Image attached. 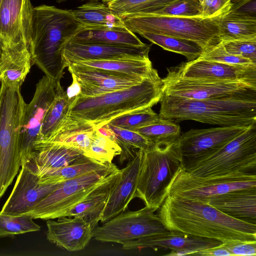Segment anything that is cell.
<instances>
[{"instance_id": "cell-1", "label": "cell", "mask_w": 256, "mask_h": 256, "mask_svg": "<svg viewBox=\"0 0 256 256\" xmlns=\"http://www.w3.org/2000/svg\"><path fill=\"white\" fill-rule=\"evenodd\" d=\"M158 210L168 230L224 244L256 241V224L231 217L208 203L167 195Z\"/></svg>"}, {"instance_id": "cell-2", "label": "cell", "mask_w": 256, "mask_h": 256, "mask_svg": "<svg viewBox=\"0 0 256 256\" xmlns=\"http://www.w3.org/2000/svg\"><path fill=\"white\" fill-rule=\"evenodd\" d=\"M80 26L70 10L46 4L34 7L30 38L32 65L60 82L66 68L64 48Z\"/></svg>"}, {"instance_id": "cell-3", "label": "cell", "mask_w": 256, "mask_h": 256, "mask_svg": "<svg viewBox=\"0 0 256 256\" xmlns=\"http://www.w3.org/2000/svg\"><path fill=\"white\" fill-rule=\"evenodd\" d=\"M164 95V83L158 72L128 88L94 96L78 95L66 118L94 124L96 128L121 115L152 107Z\"/></svg>"}, {"instance_id": "cell-4", "label": "cell", "mask_w": 256, "mask_h": 256, "mask_svg": "<svg viewBox=\"0 0 256 256\" xmlns=\"http://www.w3.org/2000/svg\"><path fill=\"white\" fill-rule=\"evenodd\" d=\"M160 116L173 122L192 120L219 126L256 124V98L192 100L163 95Z\"/></svg>"}, {"instance_id": "cell-5", "label": "cell", "mask_w": 256, "mask_h": 256, "mask_svg": "<svg viewBox=\"0 0 256 256\" xmlns=\"http://www.w3.org/2000/svg\"><path fill=\"white\" fill-rule=\"evenodd\" d=\"M178 139L152 144L142 150L134 196L154 212L163 203L173 176L183 164Z\"/></svg>"}, {"instance_id": "cell-6", "label": "cell", "mask_w": 256, "mask_h": 256, "mask_svg": "<svg viewBox=\"0 0 256 256\" xmlns=\"http://www.w3.org/2000/svg\"><path fill=\"white\" fill-rule=\"evenodd\" d=\"M20 88L0 83V199L21 166L20 132L26 102Z\"/></svg>"}, {"instance_id": "cell-7", "label": "cell", "mask_w": 256, "mask_h": 256, "mask_svg": "<svg viewBox=\"0 0 256 256\" xmlns=\"http://www.w3.org/2000/svg\"><path fill=\"white\" fill-rule=\"evenodd\" d=\"M221 17L141 14L122 18L126 27L134 34L150 32L186 39L195 42L204 50L220 42L218 21Z\"/></svg>"}, {"instance_id": "cell-8", "label": "cell", "mask_w": 256, "mask_h": 256, "mask_svg": "<svg viewBox=\"0 0 256 256\" xmlns=\"http://www.w3.org/2000/svg\"><path fill=\"white\" fill-rule=\"evenodd\" d=\"M194 176L210 177L235 172L256 174V124L213 154L183 162Z\"/></svg>"}, {"instance_id": "cell-9", "label": "cell", "mask_w": 256, "mask_h": 256, "mask_svg": "<svg viewBox=\"0 0 256 256\" xmlns=\"http://www.w3.org/2000/svg\"><path fill=\"white\" fill-rule=\"evenodd\" d=\"M118 168L112 162L104 168L62 182L58 187L22 215L44 220L64 216L70 210L102 184Z\"/></svg>"}, {"instance_id": "cell-10", "label": "cell", "mask_w": 256, "mask_h": 256, "mask_svg": "<svg viewBox=\"0 0 256 256\" xmlns=\"http://www.w3.org/2000/svg\"><path fill=\"white\" fill-rule=\"evenodd\" d=\"M182 164L173 176L168 188L167 195L206 203L210 198L214 196L234 190L256 188L255 173L238 172L202 177L192 174L184 169Z\"/></svg>"}, {"instance_id": "cell-11", "label": "cell", "mask_w": 256, "mask_h": 256, "mask_svg": "<svg viewBox=\"0 0 256 256\" xmlns=\"http://www.w3.org/2000/svg\"><path fill=\"white\" fill-rule=\"evenodd\" d=\"M154 211L145 206L135 211H124L96 226L93 237L103 242L124 244L142 238L165 233L169 230Z\"/></svg>"}, {"instance_id": "cell-12", "label": "cell", "mask_w": 256, "mask_h": 256, "mask_svg": "<svg viewBox=\"0 0 256 256\" xmlns=\"http://www.w3.org/2000/svg\"><path fill=\"white\" fill-rule=\"evenodd\" d=\"M162 80L164 94L168 96L192 100L256 98L254 83L186 78L171 69Z\"/></svg>"}, {"instance_id": "cell-13", "label": "cell", "mask_w": 256, "mask_h": 256, "mask_svg": "<svg viewBox=\"0 0 256 256\" xmlns=\"http://www.w3.org/2000/svg\"><path fill=\"white\" fill-rule=\"evenodd\" d=\"M60 82L44 76L36 84L31 101L24 106L20 132L21 159L30 152L40 138L45 114L54 99Z\"/></svg>"}, {"instance_id": "cell-14", "label": "cell", "mask_w": 256, "mask_h": 256, "mask_svg": "<svg viewBox=\"0 0 256 256\" xmlns=\"http://www.w3.org/2000/svg\"><path fill=\"white\" fill-rule=\"evenodd\" d=\"M250 126H220L192 129L182 133L178 142L183 162L213 154L242 134Z\"/></svg>"}, {"instance_id": "cell-15", "label": "cell", "mask_w": 256, "mask_h": 256, "mask_svg": "<svg viewBox=\"0 0 256 256\" xmlns=\"http://www.w3.org/2000/svg\"><path fill=\"white\" fill-rule=\"evenodd\" d=\"M150 45L144 46L106 44L69 40L63 58L66 67L72 64L89 60H103L149 58Z\"/></svg>"}, {"instance_id": "cell-16", "label": "cell", "mask_w": 256, "mask_h": 256, "mask_svg": "<svg viewBox=\"0 0 256 256\" xmlns=\"http://www.w3.org/2000/svg\"><path fill=\"white\" fill-rule=\"evenodd\" d=\"M68 68L80 84V94L84 96H94L127 88L146 78L78 64H70Z\"/></svg>"}, {"instance_id": "cell-17", "label": "cell", "mask_w": 256, "mask_h": 256, "mask_svg": "<svg viewBox=\"0 0 256 256\" xmlns=\"http://www.w3.org/2000/svg\"><path fill=\"white\" fill-rule=\"evenodd\" d=\"M170 69L186 78L256 84V65L228 64L198 58Z\"/></svg>"}, {"instance_id": "cell-18", "label": "cell", "mask_w": 256, "mask_h": 256, "mask_svg": "<svg viewBox=\"0 0 256 256\" xmlns=\"http://www.w3.org/2000/svg\"><path fill=\"white\" fill-rule=\"evenodd\" d=\"M42 184L38 176L24 164L13 189L0 214L18 216L24 214L60 184Z\"/></svg>"}, {"instance_id": "cell-19", "label": "cell", "mask_w": 256, "mask_h": 256, "mask_svg": "<svg viewBox=\"0 0 256 256\" xmlns=\"http://www.w3.org/2000/svg\"><path fill=\"white\" fill-rule=\"evenodd\" d=\"M34 8L30 0H2L0 41L2 46L25 42L30 46Z\"/></svg>"}, {"instance_id": "cell-20", "label": "cell", "mask_w": 256, "mask_h": 256, "mask_svg": "<svg viewBox=\"0 0 256 256\" xmlns=\"http://www.w3.org/2000/svg\"><path fill=\"white\" fill-rule=\"evenodd\" d=\"M220 241L197 237L176 231H170L148 236L122 244L124 250H140L146 248L169 249L166 256L192 255L196 252L218 246Z\"/></svg>"}, {"instance_id": "cell-21", "label": "cell", "mask_w": 256, "mask_h": 256, "mask_svg": "<svg viewBox=\"0 0 256 256\" xmlns=\"http://www.w3.org/2000/svg\"><path fill=\"white\" fill-rule=\"evenodd\" d=\"M142 150L136 152L132 160L120 172L110 187L108 196L100 218L104 223L123 212L134 194L139 174Z\"/></svg>"}, {"instance_id": "cell-22", "label": "cell", "mask_w": 256, "mask_h": 256, "mask_svg": "<svg viewBox=\"0 0 256 256\" xmlns=\"http://www.w3.org/2000/svg\"><path fill=\"white\" fill-rule=\"evenodd\" d=\"M84 156L83 152L78 148L38 140L29 154L21 159V164L38 175L70 164Z\"/></svg>"}, {"instance_id": "cell-23", "label": "cell", "mask_w": 256, "mask_h": 256, "mask_svg": "<svg viewBox=\"0 0 256 256\" xmlns=\"http://www.w3.org/2000/svg\"><path fill=\"white\" fill-rule=\"evenodd\" d=\"M46 220V238L57 246L69 252L84 250L93 237L94 228L80 217L62 216Z\"/></svg>"}, {"instance_id": "cell-24", "label": "cell", "mask_w": 256, "mask_h": 256, "mask_svg": "<svg viewBox=\"0 0 256 256\" xmlns=\"http://www.w3.org/2000/svg\"><path fill=\"white\" fill-rule=\"evenodd\" d=\"M32 66L28 44L20 42L3 45L0 62V83L21 88Z\"/></svg>"}, {"instance_id": "cell-25", "label": "cell", "mask_w": 256, "mask_h": 256, "mask_svg": "<svg viewBox=\"0 0 256 256\" xmlns=\"http://www.w3.org/2000/svg\"><path fill=\"white\" fill-rule=\"evenodd\" d=\"M206 203L231 217L256 224V188L214 196Z\"/></svg>"}, {"instance_id": "cell-26", "label": "cell", "mask_w": 256, "mask_h": 256, "mask_svg": "<svg viewBox=\"0 0 256 256\" xmlns=\"http://www.w3.org/2000/svg\"><path fill=\"white\" fill-rule=\"evenodd\" d=\"M96 129L92 123L66 118L49 138L40 140L78 148L85 156Z\"/></svg>"}, {"instance_id": "cell-27", "label": "cell", "mask_w": 256, "mask_h": 256, "mask_svg": "<svg viewBox=\"0 0 256 256\" xmlns=\"http://www.w3.org/2000/svg\"><path fill=\"white\" fill-rule=\"evenodd\" d=\"M120 172L118 168L113 172L102 184L70 210L64 216L82 218L94 228L100 220L110 187Z\"/></svg>"}, {"instance_id": "cell-28", "label": "cell", "mask_w": 256, "mask_h": 256, "mask_svg": "<svg viewBox=\"0 0 256 256\" xmlns=\"http://www.w3.org/2000/svg\"><path fill=\"white\" fill-rule=\"evenodd\" d=\"M81 27L87 28H126L122 18L99 1H90L70 10Z\"/></svg>"}, {"instance_id": "cell-29", "label": "cell", "mask_w": 256, "mask_h": 256, "mask_svg": "<svg viewBox=\"0 0 256 256\" xmlns=\"http://www.w3.org/2000/svg\"><path fill=\"white\" fill-rule=\"evenodd\" d=\"M70 40L92 44L144 46L134 33L126 28H80Z\"/></svg>"}, {"instance_id": "cell-30", "label": "cell", "mask_w": 256, "mask_h": 256, "mask_svg": "<svg viewBox=\"0 0 256 256\" xmlns=\"http://www.w3.org/2000/svg\"><path fill=\"white\" fill-rule=\"evenodd\" d=\"M86 66L113 71L132 76L147 78L157 72L150 58L89 60L79 62Z\"/></svg>"}, {"instance_id": "cell-31", "label": "cell", "mask_w": 256, "mask_h": 256, "mask_svg": "<svg viewBox=\"0 0 256 256\" xmlns=\"http://www.w3.org/2000/svg\"><path fill=\"white\" fill-rule=\"evenodd\" d=\"M110 164H103L84 155L70 164L47 170L37 176L39 182L42 184L60 183L90 172L104 168Z\"/></svg>"}, {"instance_id": "cell-32", "label": "cell", "mask_w": 256, "mask_h": 256, "mask_svg": "<svg viewBox=\"0 0 256 256\" xmlns=\"http://www.w3.org/2000/svg\"><path fill=\"white\" fill-rule=\"evenodd\" d=\"M221 40L256 38V17L229 12L218 21Z\"/></svg>"}, {"instance_id": "cell-33", "label": "cell", "mask_w": 256, "mask_h": 256, "mask_svg": "<svg viewBox=\"0 0 256 256\" xmlns=\"http://www.w3.org/2000/svg\"><path fill=\"white\" fill-rule=\"evenodd\" d=\"M76 98H68L66 91L59 84L56 97L44 117L38 140L48 138L56 130Z\"/></svg>"}, {"instance_id": "cell-34", "label": "cell", "mask_w": 256, "mask_h": 256, "mask_svg": "<svg viewBox=\"0 0 256 256\" xmlns=\"http://www.w3.org/2000/svg\"><path fill=\"white\" fill-rule=\"evenodd\" d=\"M176 0H104L110 10L124 18L126 16L154 14Z\"/></svg>"}, {"instance_id": "cell-35", "label": "cell", "mask_w": 256, "mask_h": 256, "mask_svg": "<svg viewBox=\"0 0 256 256\" xmlns=\"http://www.w3.org/2000/svg\"><path fill=\"white\" fill-rule=\"evenodd\" d=\"M140 35L164 50L184 56L188 61L198 58L204 51L198 44L190 40L150 32Z\"/></svg>"}, {"instance_id": "cell-36", "label": "cell", "mask_w": 256, "mask_h": 256, "mask_svg": "<svg viewBox=\"0 0 256 256\" xmlns=\"http://www.w3.org/2000/svg\"><path fill=\"white\" fill-rule=\"evenodd\" d=\"M113 132L114 140L122 149L120 161L122 164L130 156L134 157L130 150L132 148L145 150L152 144L136 132L105 124Z\"/></svg>"}, {"instance_id": "cell-37", "label": "cell", "mask_w": 256, "mask_h": 256, "mask_svg": "<svg viewBox=\"0 0 256 256\" xmlns=\"http://www.w3.org/2000/svg\"><path fill=\"white\" fill-rule=\"evenodd\" d=\"M134 131L140 134L152 144L176 140L180 135V126L164 118Z\"/></svg>"}, {"instance_id": "cell-38", "label": "cell", "mask_w": 256, "mask_h": 256, "mask_svg": "<svg viewBox=\"0 0 256 256\" xmlns=\"http://www.w3.org/2000/svg\"><path fill=\"white\" fill-rule=\"evenodd\" d=\"M120 146L96 129L86 156L103 164L112 162L114 158L120 155Z\"/></svg>"}, {"instance_id": "cell-39", "label": "cell", "mask_w": 256, "mask_h": 256, "mask_svg": "<svg viewBox=\"0 0 256 256\" xmlns=\"http://www.w3.org/2000/svg\"><path fill=\"white\" fill-rule=\"evenodd\" d=\"M152 108L149 107L130 112L112 119L107 124L122 128L134 130L162 118Z\"/></svg>"}, {"instance_id": "cell-40", "label": "cell", "mask_w": 256, "mask_h": 256, "mask_svg": "<svg viewBox=\"0 0 256 256\" xmlns=\"http://www.w3.org/2000/svg\"><path fill=\"white\" fill-rule=\"evenodd\" d=\"M40 230V226L34 222L30 216H14L0 214V238L13 237Z\"/></svg>"}, {"instance_id": "cell-41", "label": "cell", "mask_w": 256, "mask_h": 256, "mask_svg": "<svg viewBox=\"0 0 256 256\" xmlns=\"http://www.w3.org/2000/svg\"><path fill=\"white\" fill-rule=\"evenodd\" d=\"M154 14L180 17L202 16L198 0H176Z\"/></svg>"}, {"instance_id": "cell-42", "label": "cell", "mask_w": 256, "mask_h": 256, "mask_svg": "<svg viewBox=\"0 0 256 256\" xmlns=\"http://www.w3.org/2000/svg\"><path fill=\"white\" fill-rule=\"evenodd\" d=\"M200 58L234 65H256L249 59L234 56L226 52L220 42L204 50L199 57Z\"/></svg>"}, {"instance_id": "cell-43", "label": "cell", "mask_w": 256, "mask_h": 256, "mask_svg": "<svg viewBox=\"0 0 256 256\" xmlns=\"http://www.w3.org/2000/svg\"><path fill=\"white\" fill-rule=\"evenodd\" d=\"M228 53L246 58L256 64V38L221 40Z\"/></svg>"}, {"instance_id": "cell-44", "label": "cell", "mask_w": 256, "mask_h": 256, "mask_svg": "<svg viewBox=\"0 0 256 256\" xmlns=\"http://www.w3.org/2000/svg\"><path fill=\"white\" fill-rule=\"evenodd\" d=\"M202 16L204 18L221 17L228 14L232 6V0H202Z\"/></svg>"}, {"instance_id": "cell-45", "label": "cell", "mask_w": 256, "mask_h": 256, "mask_svg": "<svg viewBox=\"0 0 256 256\" xmlns=\"http://www.w3.org/2000/svg\"><path fill=\"white\" fill-rule=\"evenodd\" d=\"M222 244L232 256H256V241L230 242Z\"/></svg>"}, {"instance_id": "cell-46", "label": "cell", "mask_w": 256, "mask_h": 256, "mask_svg": "<svg viewBox=\"0 0 256 256\" xmlns=\"http://www.w3.org/2000/svg\"><path fill=\"white\" fill-rule=\"evenodd\" d=\"M229 12L244 16L256 17V0H232Z\"/></svg>"}, {"instance_id": "cell-47", "label": "cell", "mask_w": 256, "mask_h": 256, "mask_svg": "<svg viewBox=\"0 0 256 256\" xmlns=\"http://www.w3.org/2000/svg\"><path fill=\"white\" fill-rule=\"evenodd\" d=\"M192 255L201 256H229L231 254L228 250L222 244L210 248L201 250L194 252Z\"/></svg>"}, {"instance_id": "cell-48", "label": "cell", "mask_w": 256, "mask_h": 256, "mask_svg": "<svg viewBox=\"0 0 256 256\" xmlns=\"http://www.w3.org/2000/svg\"><path fill=\"white\" fill-rule=\"evenodd\" d=\"M72 82L71 85L67 88L66 90V94L68 98H76L80 94V87L76 78L72 75Z\"/></svg>"}, {"instance_id": "cell-49", "label": "cell", "mask_w": 256, "mask_h": 256, "mask_svg": "<svg viewBox=\"0 0 256 256\" xmlns=\"http://www.w3.org/2000/svg\"><path fill=\"white\" fill-rule=\"evenodd\" d=\"M2 52V42L0 41V60H1Z\"/></svg>"}, {"instance_id": "cell-50", "label": "cell", "mask_w": 256, "mask_h": 256, "mask_svg": "<svg viewBox=\"0 0 256 256\" xmlns=\"http://www.w3.org/2000/svg\"><path fill=\"white\" fill-rule=\"evenodd\" d=\"M64 0H57V2H62V1H64ZM88 0V1H89V2H90V1H99L100 0Z\"/></svg>"}, {"instance_id": "cell-51", "label": "cell", "mask_w": 256, "mask_h": 256, "mask_svg": "<svg viewBox=\"0 0 256 256\" xmlns=\"http://www.w3.org/2000/svg\"><path fill=\"white\" fill-rule=\"evenodd\" d=\"M2 1V0H0V4Z\"/></svg>"}, {"instance_id": "cell-52", "label": "cell", "mask_w": 256, "mask_h": 256, "mask_svg": "<svg viewBox=\"0 0 256 256\" xmlns=\"http://www.w3.org/2000/svg\"><path fill=\"white\" fill-rule=\"evenodd\" d=\"M202 0H198V1L200 2L202 1Z\"/></svg>"}]
</instances>
